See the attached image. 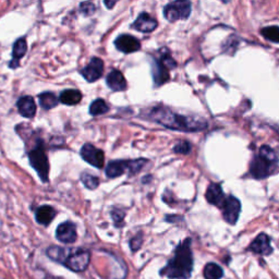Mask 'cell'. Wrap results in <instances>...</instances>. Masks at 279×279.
<instances>
[{"instance_id":"obj_17","label":"cell","mask_w":279,"mask_h":279,"mask_svg":"<svg viewBox=\"0 0 279 279\" xmlns=\"http://www.w3.org/2000/svg\"><path fill=\"white\" fill-rule=\"evenodd\" d=\"M106 83H107L108 87L111 88L114 92L126 91L128 86L124 75L116 69H113L107 76V78H106Z\"/></svg>"},{"instance_id":"obj_4","label":"cell","mask_w":279,"mask_h":279,"mask_svg":"<svg viewBox=\"0 0 279 279\" xmlns=\"http://www.w3.org/2000/svg\"><path fill=\"white\" fill-rule=\"evenodd\" d=\"M278 165V157L275 151L267 145L261 147L260 154L253 159L250 172L253 178L264 179L275 171Z\"/></svg>"},{"instance_id":"obj_2","label":"cell","mask_w":279,"mask_h":279,"mask_svg":"<svg viewBox=\"0 0 279 279\" xmlns=\"http://www.w3.org/2000/svg\"><path fill=\"white\" fill-rule=\"evenodd\" d=\"M192 269L193 255L191 251V240L185 239L178 245L174 258L160 270V274L171 279H188L191 276Z\"/></svg>"},{"instance_id":"obj_1","label":"cell","mask_w":279,"mask_h":279,"mask_svg":"<svg viewBox=\"0 0 279 279\" xmlns=\"http://www.w3.org/2000/svg\"><path fill=\"white\" fill-rule=\"evenodd\" d=\"M149 118L168 129L183 132H198L207 128L204 119L179 114L165 106H156L149 112Z\"/></svg>"},{"instance_id":"obj_16","label":"cell","mask_w":279,"mask_h":279,"mask_svg":"<svg viewBox=\"0 0 279 279\" xmlns=\"http://www.w3.org/2000/svg\"><path fill=\"white\" fill-rule=\"evenodd\" d=\"M205 196H206V200L210 204L215 205V206L218 207L223 206V204L227 198L223 191V188H221L219 183H211L210 187L207 188L206 195Z\"/></svg>"},{"instance_id":"obj_22","label":"cell","mask_w":279,"mask_h":279,"mask_svg":"<svg viewBox=\"0 0 279 279\" xmlns=\"http://www.w3.org/2000/svg\"><path fill=\"white\" fill-rule=\"evenodd\" d=\"M38 101H39L40 107H42L43 109H46V110L55 108L56 106L58 105V102H59L57 96L52 92H44L42 94H39Z\"/></svg>"},{"instance_id":"obj_19","label":"cell","mask_w":279,"mask_h":279,"mask_svg":"<svg viewBox=\"0 0 279 279\" xmlns=\"http://www.w3.org/2000/svg\"><path fill=\"white\" fill-rule=\"evenodd\" d=\"M16 107L24 118H33L36 113V104L31 96H22L16 103Z\"/></svg>"},{"instance_id":"obj_20","label":"cell","mask_w":279,"mask_h":279,"mask_svg":"<svg viewBox=\"0 0 279 279\" xmlns=\"http://www.w3.org/2000/svg\"><path fill=\"white\" fill-rule=\"evenodd\" d=\"M56 214H57L56 210L53 206H51V205H43V206H39L36 210L35 218L38 224L47 226L54 220Z\"/></svg>"},{"instance_id":"obj_14","label":"cell","mask_w":279,"mask_h":279,"mask_svg":"<svg viewBox=\"0 0 279 279\" xmlns=\"http://www.w3.org/2000/svg\"><path fill=\"white\" fill-rule=\"evenodd\" d=\"M158 23L156 21L151 14L147 12L140 13L137 19L133 22L132 28L138 32L142 33H151L157 28Z\"/></svg>"},{"instance_id":"obj_29","label":"cell","mask_w":279,"mask_h":279,"mask_svg":"<svg viewBox=\"0 0 279 279\" xmlns=\"http://www.w3.org/2000/svg\"><path fill=\"white\" fill-rule=\"evenodd\" d=\"M111 215H112V218H113V221H114V224H116V226H121L122 223H124V218H125L126 213L119 208H116L111 212Z\"/></svg>"},{"instance_id":"obj_24","label":"cell","mask_w":279,"mask_h":279,"mask_svg":"<svg viewBox=\"0 0 279 279\" xmlns=\"http://www.w3.org/2000/svg\"><path fill=\"white\" fill-rule=\"evenodd\" d=\"M109 110V106L107 105L104 100L102 98H97L95 100L91 106H89V113L92 116H100V114H104Z\"/></svg>"},{"instance_id":"obj_7","label":"cell","mask_w":279,"mask_h":279,"mask_svg":"<svg viewBox=\"0 0 279 279\" xmlns=\"http://www.w3.org/2000/svg\"><path fill=\"white\" fill-rule=\"evenodd\" d=\"M146 162L147 160L144 158L133 160H111L106 167V176L113 179L124 175L126 170L129 171L130 176H133L138 174L144 168Z\"/></svg>"},{"instance_id":"obj_10","label":"cell","mask_w":279,"mask_h":279,"mask_svg":"<svg viewBox=\"0 0 279 279\" xmlns=\"http://www.w3.org/2000/svg\"><path fill=\"white\" fill-rule=\"evenodd\" d=\"M220 208L223 211V215L227 223L230 225H235L238 221V218H239L241 212V204L239 200L236 199L235 196L229 195L226 198L223 206Z\"/></svg>"},{"instance_id":"obj_28","label":"cell","mask_w":279,"mask_h":279,"mask_svg":"<svg viewBox=\"0 0 279 279\" xmlns=\"http://www.w3.org/2000/svg\"><path fill=\"white\" fill-rule=\"evenodd\" d=\"M80 12L83 13L85 16L92 15L95 12V5L91 2H85L80 5Z\"/></svg>"},{"instance_id":"obj_8","label":"cell","mask_w":279,"mask_h":279,"mask_svg":"<svg viewBox=\"0 0 279 279\" xmlns=\"http://www.w3.org/2000/svg\"><path fill=\"white\" fill-rule=\"evenodd\" d=\"M191 14V3L180 0L168 4L164 8V15L170 22L178 20H187Z\"/></svg>"},{"instance_id":"obj_15","label":"cell","mask_w":279,"mask_h":279,"mask_svg":"<svg viewBox=\"0 0 279 279\" xmlns=\"http://www.w3.org/2000/svg\"><path fill=\"white\" fill-rule=\"evenodd\" d=\"M249 250L255 254H261V255H269L273 252L269 237L266 234L259 235L250 244Z\"/></svg>"},{"instance_id":"obj_12","label":"cell","mask_w":279,"mask_h":279,"mask_svg":"<svg viewBox=\"0 0 279 279\" xmlns=\"http://www.w3.org/2000/svg\"><path fill=\"white\" fill-rule=\"evenodd\" d=\"M114 46H116L118 51L124 54H132L141 49L140 40L129 34H122L118 36L114 40Z\"/></svg>"},{"instance_id":"obj_23","label":"cell","mask_w":279,"mask_h":279,"mask_svg":"<svg viewBox=\"0 0 279 279\" xmlns=\"http://www.w3.org/2000/svg\"><path fill=\"white\" fill-rule=\"evenodd\" d=\"M224 276V270L216 263H208L204 267L205 279H220Z\"/></svg>"},{"instance_id":"obj_11","label":"cell","mask_w":279,"mask_h":279,"mask_svg":"<svg viewBox=\"0 0 279 279\" xmlns=\"http://www.w3.org/2000/svg\"><path fill=\"white\" fill-rule=\"evenodd\" d=\"M104 61L97 57H93L89 63L81 70V75L87 82H96L103 76Z\"/></svg>"},{"instance_id":"obj_5","label":"cell","mask_w":279,"mask_h":279,"mask_svg":"<svg viewBox=\"0 0 279 279\" xmlns=\"http://www.w3.org/2000/svg\"><path fill=\"white\" fill-rule=\"evenodd\" d=\"M159 55V58L152 62V75L156 86L166 83L169 80V70L176 67V62L171 58L167 48H161Z\"/></svg>"},{"instance_id":"obj_27","label":"cell","mask_w":279,"mask_h":279,"mask_svg":"<svg viewBox=\"0 0 279 279\" xmlns=\"http://www.w3.org/2000/svg\"><path fill=\"white\" fill-rule=\"evenodd\" d=\"M174 152L178 154H189L191 152V144L187 141H181L175 145Z\"/></svg>"},{"instance_id":"obj_31","label":"cell","mask_w":279,"mask_h":279,"mask_svg":"<svg viewBox=\"0 0 279 279\" xmlns=\"http://www.w3.org/2000/svg\"><path fill=\"white\" fill-rule=\"evenodd\" d=\"M104 4H105L106 7L108 8V9H112V7L116 5L117 3L116 2H104Z\"/></svg>"},{"instance_id":"obj_26","label":"cell","mask_w":279,"mask_h":279,"mask_svg":"<svg viewBox=\"0 0 279 279\" xmlns=\"http://www.w3.org/2000/svg\"><path fill=\"white\" fill-rule=\"evenodd\" d=\"M262 35H263L267 40L279 44V27L273 26L264 28L262 30Z\"/></svg>"},{"instance_id":"obj_21","label":"cell","mask_w":279,"mask_h":279,"mask_svg":"<svg viewBox=\"0 0 279 279\" xmlns=\"http://www.w3.org/2000/svg\"><path fill=\"white\" fill-rule=\"evenodd\" d=\"M81 100L82 94L78 89H65V91L61 92L59 96V102L68 106L77 105L81 102Z\"/></svg>"},{"instance_id":"obj_3","label":"cell","mask_w":279,"mask_h":279,"mask_svg":"<svg viewBox=\"0 0 279 279\" xmlns=\"http://www.w3.org/2000/svg\"><path fill=\"white\" fill-rule=\"evenodd\" d=\"M47 255L52 260L64 264L73 272H83L91 260V254L87 250L64 249L55 245L47 250Z\"/></svg>"},{"instance_id":"obj_13","label":"cell","mask_w":279,"mask_h":279,"mask_svg":"<svg viewBox=\"0 0 279 279\" xmlns=\"http://www.w3.org/2000/svg\"><path fill=\"white\" fill-rule=\"evenodd\" d=\"M56 237L62 243H73L77 240V228L71 221H65L58 226Z\"/></svg>"},{"instance_id":"obj_6","label":"cell","mask_w":279,"mask_h":279,"mask_svg":"<svg viewBox=\"0 0 279 279\" xmlns=\"http://www.w3.org/2000/svg\"><path fill=\"white\" fill-rule=\"evenodd\" d=\"M29 160L31 166L33 167L40 180L44 183L49 181V162L45 151V145L42 140H38L35 146L31 151H29Z\"/></svg>"},{"instance_id":"obj_18","label":"cell","mask_w":279,"mask_h":279,"mask_svg":"<svg viewBox=\"0 0 279 279\" xmlns=\"http://www.w3.org/2000/svg\"><path fill=\"white\" fill-rule=\"evenodd\" d=\"M28 52V43L24 37L19 38L13 45L12 49V59L10 60L9 67L11 69H16L20 65V59L26 56Z\"/></svg>"},{"instance_id":"obj_25","label":"cell","mask_w":279,"mask_h":279,"mask_svg":"<svg viewBox=\"0 0 279 279\" xmlns=\"http://www.w3.org/2000/svg\"><path fill=\"white\" fill-rule=\"evenodd\" d=\"M81 181L83 182L85 188L89 189V190H95V189H97L98 185H100V180H98V178L88 174V172H83V174L81 175Z\"/></svg>"},{"instance_id":"obj_30","label":"cell","mask_w":279,"mask_h":279,"mask_svg":"<svg viewBox=\"0 0 279 279\" xmlns=\"http://www.w3.org/2000/svg\"><path fill=\"white\" fill-rule=\"evenodd\" d=\"M142 241H143V238H142L141 234L135 236L133 239L130 241V247H131V249H132V251H137L140 249V247H141Z\"/></svg>"},{"instance_id":"obj_9","label":"cell","mask_w":279,"mask_h":279,"mask_svg":"<svg viewBox=\"0 0 279 279\" xmlns=\"http://www.w3.org/2000/svg\"><path fill=\"white\" fill-rule=\"evenodd\" d=\"M81 156L89 165L102 169L105 165V154L91 143H85L81 149Z\"/></svg>"}]
</instances>
